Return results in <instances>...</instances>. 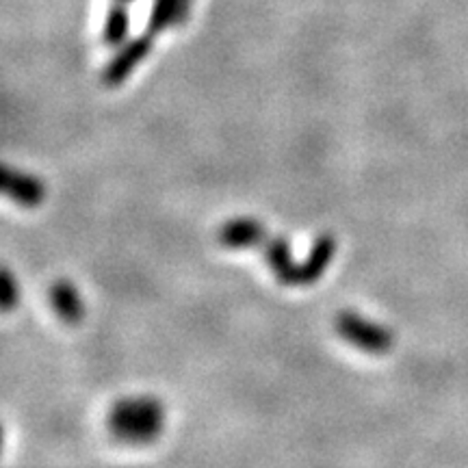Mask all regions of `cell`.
<instances>
[{
	"mask_svg": "<svg viewBox=\"0 0 468 468\" xmlns=\"http://www.w3.org/2000/svg\"><path fill=\"white\" fill-rule=\"evenodd\" d=\"M118 3H126V5H129V3H133V0H118Z\"/></svg>",
	"mask_w": 468,
	"mask_h": 468,
	"instance_id": "7c38bea8",
	"label": "cell"
},
{
	"mask_svg": "<svg viewBox=\"0 0 468 468\" xmlns=\"http://www.w3.org/2000/svg\"><path fill=\"white\" fill-rule=\"evenodd\" d=\"M334 330L345 343L354 345L365 354H387L393 347V332L387 326L358 315L354 310L339 312L334 319Z\"/></svg>",
	"mask_w": 468,
	"mask_h": 468,
	"instance_id": "7a4b0ae2",
	"label": "cell"
},
{
	"mask_svg": "<svg viewBox=\"0 0 468 468\" xmlns=\"http://www.w3.org/2000/svg\"><path fill=\"white\" fill-rule=\"evenodd\" d=\"M191 11V0H154L148 18V33L158 35L169 26L183 24Z\"/></svg>",
	"mask_w": 468,
	"mask_h": 468,
	"instance_id": "ba28073f",
	"label": "cell"
},
{
	"mask_svg": "<svg viewBox=\"0 0 468 468\" xmlns=\"http://www.w3.org/2000/svg\"><path fill=\"white\" fill-rule=\"evenodd\" d=\"M165 423L163 404L154 397H126L109 412V432L124 444H148L158 438Z\"/></svg>",
	"mask_w": 468,
	"mask_h": 468,
	"instance_id": "6da1fadb",
	"label": "cell"
},
{
	"mask_svg": "<svg viewBox=\"0 0 468 468\" xmlns=\"http://www.w3.org/2000/svg\"><path fill=\"white\" fill-rule=\"evenodd\" d=\"M51 306L57 312V317L65 323H79L85 308H82V300L79 295V289L68 280H59L51 286Z\"/></svg>",
	"mask_w": 468,
	"mask_h": 468,
	"instance_id": "9c48e42d",
	"label": "cell"
},
{
	"mask_svg": "<svg viewBox=\"0 0 468 468\" xmlns=\"http://www.w3.org/2000/svg\"><path fill=\"white\" fill-rule=\"evenodd\" d=\"M267 228L254 217H234L219 225L217 241L225 250H252L265 245Z\"/></svg>",
	"mask_w": 468,
	"mask_h": 468,
	"instance_id": "277c9868",
	"label": "cell"
},
{
	"mask_svg": "<svg viewBox=\"0 0 468 468\" xmlns=\"http://www.w3.org/2000/svg\"><path fill=\"white\" fill-rule=\"evenodd\" d=\"M130 33V14L126 3H118L109 9L102 26V42L111 48H119L129 42Z\"/></svg>",
	"mask_w": 468,
	"mask_h": 468,
	"instance_id": "30bf717a",
	"label": "cell"
},
{
	"mask_svg": "<svg viewBox=\"0 0 468 468\" xmlns=\"http://www.w3.org/2000/svg\"><path fill=\"white\" fill-rule=\"evenodd\" d=\"M152 37L150 33L146 31V35L135 37V40H129L124 46L118 48V53L113 54L111 62L104 65L102 70V82L107 87H118L133 74L137 65H139L143 59L148 57L152 51Z\"/></svg>",
	"mask_w": 468,
	"mask_h": 468,
	"instance_id": "3957f363",
	"label": "cell"
},
{
	"mask_svg": "<svg viewBox=\"0 0 468 468\" xmlns=\"http://www.w3.org/2000/svg\"><path fill=\"white\" fill-rule=\"evenodd\" d=\"M336 256V239L330 233L319 234L312 241L310 250L304 261L300 263V286L315 284L323 273L328 272V267L332 265Z\"/></svg>",
	"mask_w": 468,
	"mask_h": 468,
	"instance_id": "52a82bcc",
	"label": "cell"
},
{
	"mask_svg": "<svg viewBox=\"0 0 468 468\" xmlns=\"http://www.w3.org/2000/svg\"><path fill=\"white\" fill-rule=\"evenodd\" d=\"M265 261L280 284L300 286V263L293 261L286 236L278 234L265 241Z\"/></svg>",
	"mask_w": 468,
	"mask_h": 468,
	"instance_id": "8992f818",
	"label": "cell"
},
{
	"mask_svg": "<svg viewBox=\"0 0 468 468\" xmlns=\"http://www.w3.org/2000/svg\"><path fill=\"white\" fill-rule=\"evenodd\" d=\"M0 295H3V310L9 312L11 308L20 301V286L18 280L9 269H3V280H0Z\"/></svg>",
	"mask_w": 468,
	"mask_h": 468,
	"instance_id": "8fae6325",
	"label": "cell"
},
{
	"mask_svg": "<svg viewBox=\"0 0 468 468\" xmlns=\"http://www.w3.org/2000/svg\"><path fill=\"white\" fill-rule=\"evenodd\" d=\"M3 191L11 200L26 208H35L46 200V185L37 176L15 172V169H3Z\"/></svg>",
	"mask_w": 468,
	"mask_h": 468,
	"instance_id": "5b68a950",
	"label": "cell"
}]
</instances>
